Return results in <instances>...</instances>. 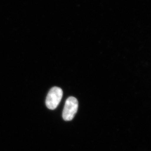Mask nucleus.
Segmentation results:
<instances>
[{"instance_id":"obj_1","label":"nucleus","mask_w":151,"mask_h":151,"mask_svg":"<svg viewBox=\"0 0 151 151\" xmlns=\"http://www.w3.org/2000/svg\"><path fill=\"white\" fill-rule=\"evenodd\" d=\"M63 96V90L60 88L58 87L52 88L49 92L46 99L47 107L52 110L55 109L59 105Z\"/></svg>"},{"instance_id":"obj_2","label":"nucleus","mask_w":151,"mask_h":151,"mask_svg":"<svg viewBox=\"0 0 151 151\" xmlns=\"http://www.w3.org/2000/svg\"><path fill=\"white\" fill-rule=\"evenodd\" d=\"M78 102L74 97H70L66 101L63 111V118L65 121H71L74 117L78 109Z\"/></svg>"}]
</instances>
